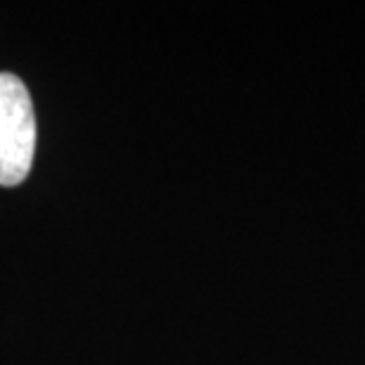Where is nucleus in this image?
<instances>
[{
    "label": "nucleus",
    "instance_id": "1",
    "mask_svg": "<svg viewBox=\"0 0 365 365\" xmlns=\"http://www.w3.org/2000/svg\"><path fill=\"white\" fill-rule=\"evenodd\" d=\"M36 152V114L24 81L0 74V185L24 182Z\"/></svg>",
    "mask_w": 365,
    "mask_h": 365
}]
</instances>
